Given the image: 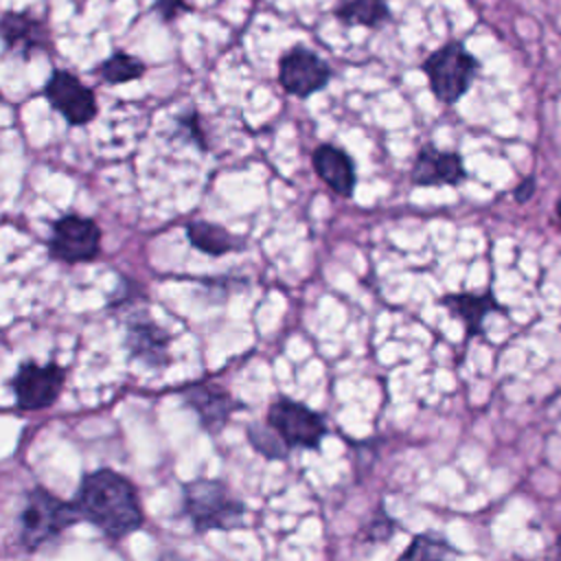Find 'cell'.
<instances>
[{
    "instance_id": "18",
    "label": "cell",
    "mask_w": 561,
    "mask_h": 561,
    "mask_svg": "<svg viewBox=\"0 0 561 561\" xmlns=\"http://www.w3.org/2000/svg\"><path fill=\"white\" fill-rule=\"evenodd\" d=\"M460 552L449 543V539L436 530L419 533L410 539L408 548L397 561H458Z\"/></svg>"
},
{
    "instance_id": "17",
    "label": "cell",
    "mask_w": 561,
    "mask_h": 561,
    "mask_svg": "<svg viewBox=\"0 0 561 561\" xmlns=\"http://www.w3.org/2000/svg\"><path fill=\"white\" fill-rule=\"evenodd\" d=\"M331 15L344 26H364L379 31L392 20L388 0H335Z\"/></svg>"
},
{
    "instance_id": "4",
    "label": "cell",
    "mask_w": 561,
    "mask_h": 561,
    "mask_svg": "<svg viewBox=\"0 0 561 561\" xmlns=\"http://www.w3.org/2000/svg\"><path fill=\"white\" fill-rule=\"evenodd\" d=\"M480 68V59L460 39L445 42L421 61L427 88L443 105H456L471 90Z\"/></svg>"
},
{
    "instance_id": "19",
    "label": "cell",
    "mask_w": 561,
    "mask_h": 561,
    "mask_svg": "<svg viewBox=\"0 0 561 561\" xmlns=\"http://www.w3.org/2000/svg\"><path fill=\"white\" fill-rule=\"evenodd\" d=\"M99 72H101L103 83L123 85V83L142 79L147 72V64L127 50H114L110 57H105L101 61Z\"/></svg>"
},
{
    "instance_id": "12",
    "label": "cell",
    "mask_w": 561,
    "mask_h": 561,
    "mask_svg": "<svg viewBox=\"0 0 561 561\" xmlns=\"http://www.w3.org/2000/svg\"><path fill=\"white\" fill-rule=\"evenodd\" d=\"M0 37H2V50L4 55L18 53L22 61H28L33 53H46L55 55V39L50 35V28L42 18H37L33 11H2L0 15Z\"/></svg>"
},
{
    "instance_id": "9",
    "label": "cell",
    "mask_w": 561,
    "mask_h": 561,
    "mask_svg": "<svg viewBox=\"0 0 561 561\" xmlns=\"http://www.w3.org/2000/svg\"><path fill=\"white\" fill-rule=\"evenodd\" d=\"M333 79L331 64L305 44H294L278 57L276 81L289 96L307 101L322 92Z\"/></svg>"
},
{
    "instance_id": "3",
    "label": "cell",
    "mask_w": 561,
    "mask_h": 561,
    "mask_svg": "<svg viewBox=\"0 0 561 561\" xmlns=\"http://www.w3.org/2000/svg\"><path fill=\"white\" fill-rule=\"evenodd\" d=\"M182 515L199 535L237 530L245 522V504L217 478H193L182 486Z\"/></svg>"
},
{
    "instance_id": "25",
    "label": "cell",
    "mask_w": 561,
    "mask_h": 561,
    "mask_svg": "<svg viewBox=\"0 0 561 561\" xmlns=\"http://www.w3.org/2000/svg\"><path fill=\"white\" fill-rule=\"evenodd\" d=\"M535 191H537V178L535 175H526L519 180V184L513 188V199L517 204H526L535 197Z\"/></svg>"
},
{
    "instance_id": "26",
    "label": "cell",
    "mask_w": 561,
    "mask_h": 561,
    "mask_svg": "<svg viewBox=\"0 0 561 561\" xmlns=\"http://www.w3.org/2000/svg\"><path fill=\"white\" fill-rule=\"evenodd\" d=\"M158 561H188V559L182 557V554L175 552V550H167V552H162V554L158 557Z\"/></svg>"
},
{
    "instance_id": "24",
    "label": "cell",
    "mask_w": 561,
    "mask_h": 561,
    "mask_svg": "<svg viewBox=\"0 0 561 561\" xmlns=\"http://www.w3.org/2000/svg\"><path fill=\"white\" fill-rule=\"evenodd\" d=\"M158 18L169 24V22H175L180 15H186L193 11V7L188 4V0H153V7H151Z\"/></svg>"
},
{
    "instance_id": "22",
    "label": "cell",
    "mask_w": 561,
    "mask_h": 561,
    "mask_svg": "<svg viewBox=\"0 0 561 561\" xmlns=\"http://www.w3.org/2000/svg\"><path fill=\"white\" fill-rule=\"evenodd\" d=\"M175 127H178L175 134L180 136L182 142L193 145L199 153L210 151V145H208V138H206V131L202 125V114L197 107H188V110L180 112L175 116Z\"/></svg>"
},
{
    "instance_id": "23",
    "label": "cell",
    "mask_w": 561,
    "mask_h": 561,
    "mask_svg": "<svg viewBox=\"0 0 561 561\" xmlns=\"http://www.w3.org/2000/svg\"><path fill=\"white\" fill-rule=\"evenodd\" d=\"M397 530H399V522L379 504L373 511L368 524L362 528V535L370 543H386V541H390L394 537Z\"/></svg>"
},
{
    "instance_id": "21",
    "label": "cell",
    "mask_w": 561,
    "mask_h": 561,
    "mask_svg": "<svg viewBox=\"0 0 561 561\" xmlns=\"http://www.w3.org/2000/svg\"><path fill=\"white\" fill-rule=\"evenodd\" d=\"M149 302L147 289L142 287V283H138L136 278L127 276V274H118V283L112 289V294L107 296V311H131L136 307H142Z\"/></svg>"
},
{
    "instance_id": "6",
    "label": "cell",
    "mask_w": 561,
    "mask_h": 561,
    "mask_svg": "<svg viewBox=\"0 0 561 561\" xmlns=\"http://www.w3.org/2000/svg\"><path fill=\"white\" fill-rule=\"evenodd\" d=\"M265 421L274 427V432L291 451H316L320 449L324 436L329 434V425L318 410L287 394H278L272 399V403L267 405Z\"/></svg>"
},
{
    "instance_id": "8",
    "label": "cell",
    "mask_w": 561,
    "mask_h": 561,
    "mask_svg": "<svg viewBox=\"0 0 561 561\" xmlns=\"http://www.w3.org/2000/svg\"><path fill=\"white\" fill-rule=\"evenodd\" d=\"M123 331V346L131 359L151 370H162L171 364L173 333L149 313L147 305L125 313Z\"/></svg>"
},
{
    "instance_id": "10",
    "label": "cell",
    "mask_w": 561,
    "mask_h": 561,
    "mask_svg": "<svg viewBox=\"0 0 561 561\" xmlns=\"http://www.w3.org/2000/svg\"><path fill=\"white\" fill-rule=\"evenodd\" d=\"M42 94L50 110L57 112L68 127H85L99 114L94 90L68 68H55L44 83Z\"/></svg>"
},
{
    "instance_id": "27",
    "label": "cell",
    "mask_w": 561,
    "mask_h": 561,
    "mask_svg": "<svg viewBox=\"0 0 561 561\" xmlns=\"http://www.w3.org/2000/svg\"><path fill=\"white\" fill-rule=\"evenodd\" d=\"M554 561H561V530H559L557 541H554Z\"/></svg>"
},
{
    "instance_id": "13",
    "label": "cell",
    "mask_w": 561,
    "mask_h": 561,
    "mask_svg": "<svg viewBox=\"0 0 561 561\" xmlns=\"http://www.w3.org/2000/svg\"><path fill=\"white\" fill-rule=\"evenodd\" d=\"M467 169L458 151H443L434 142H423L410 167V184L419 188L460 186L467 180Z\"/></svg>"
},
{
    "instance_id": "2",
    "label": "cell",
    "mask_w": 561,
    "mask_h": 561,
    "mask_svg": "<svg viewBox=\"0 0 561 561\" xmlns=\"http://www.w3.org/2000/svg\"><path fill=\"white\" fill-rule=\"evenodd\" d=\"M81 522V515L72 500H64L42 484L24 491L18 513V543L26 552H35L42 546L55 541L70 526Z\"/></svg>"
},
{
    "instance_id": "28",
    "label": "cell",
    "mask_w": 561,
    "mask_h": 561,
    "mask_svg": "<svg viewBox=\"0 0 561 561\" xmlns=\"http://www.w3.org/2000/svg\"><path fill=\"white\" fill-rule=\"evenodd\" d=\"M554 213H557V221H559V228H561V197L554 204Z\"/></svg>"
},
{
    "instance_id": "1",
    "label": "cell",
    "mask_w": 561,
    "mask_h": 561,
    "mask_svg": "<svg viewBox=\"0 0 561 561\" xmlns=\"http://www.w3.org/2000/svg\"><path fill=\"white\" fill-rule=\"evenodd\" d=\"M72 502L81 522L96 526L110 541H121L145 524V511L134 482L110 467L85 473Z\"/></svg>"
},
{
    "instance_id": "11",
    "label": "cell",
    "mask_w": 561,
    "mask_h": 561,
    "mask_svg": "<svg viewBox=\"0 0 561 561\" xmlns=\"http://www.w3.org/2000/svg\"><path fill=\"white\" fill-rule=\"evenodd\" d=\"M178 397L186 408H191L202 425V430L210 436L224 432L228 421L243 410V403L221 383L213 379H197L178 388Z\"/></svg>"
},
{
    "instance_id": "15",
    "label": "cell",
    "mask_w": 561,
    "mask_h": 561,
    "mask_svg": "<svg viewBox=\"0 0 561 561\" xmlns=\"http://www.w3.org/2000/svg\"><path fill=\"white\" fill-rule=\"evenodd\" d=\"M311 167L322 184L342 199H351L357 188L355 160L333 142H320L311 151Z\"/></svg>"
},
{
    "instance_id": "14",
    "label": "cell",
    "mask_w": 561,
    "mask_h": 561,
    "mask_svg": "<svg viewBox=\"0 0 561 561\" xmlns=\"http://www.w3.org/2000/svg\"><path fill=\"white\" fill-rule=\"evenodd\" d=\"M438 307L447 309L451 318L460 320L465 327V340L484 335V322L491 313H506L504 305L495 298L493 289L486 291H447L438 296Z\"/></svg>"
},
{
    "instance_id": "5",
    "label": "cell",
    "mask_w": 561,
    "mask_h": 561,
    "mask_svg": "<svg viewBox=\"0 0 561 561\" xmlns=\"http://www.w3.org/2000/svg\"><path fill=\"white\" fill-rule=\"evenodd\" d=\"M103 230L96 219L77 210L61 213L50 224V237L46 241L48 256L64 265L92 263L101 254Z\"/></svg>"
},
{
    "instance_id": "7",
    "label": "cell",
    "mask_w": 561,
    "mask_h": 561,
    "mask_svg": "<svg viewBox=\"0 0 561 561\" xmlns=\"http://www.w3.org/2000/svg\"><path fill=\"white\" fill-rule=\"evenodd\" d=\"M66 377L68 368L59 362H20L13 377L9 379L11 392L15 397V408L20 412H39L50 408L59 399L66 386Z\"/></svg>"
},
{
    "instance_id": "20",
    "label": "cell",
    "mask_w": 561,
    "mask_h": 561,
    "mask_svg": "<svg viewBox=\"0 0 561 561\" xmlns=\"http://www.w3.org/2000/svg\"><path fill=\"white\" fill-rule=\"evenodd\" d=\"M245 438L252 445V449L267 460H287L291 454V449L283 443V438L274 432V427L267 421L248 423Z\"/></svg>"
},
{
    "instance_id": "16",
    "label": "cell",
    "mask_w": 561,
    "mask_h": 561,
    "mask_svg": "<svg viewBox=\"0 0 561 561\" xmlns=\"http://www.w3.org/2000/svg\"><path fill=\"white\" fill-rule=\"evenodd\" d=\"M184 237L188 245L213 259L237 254L248 248V237L230 232L226 226L208 219H191L184 224Z\"/></svg>"
}]
</instances>
